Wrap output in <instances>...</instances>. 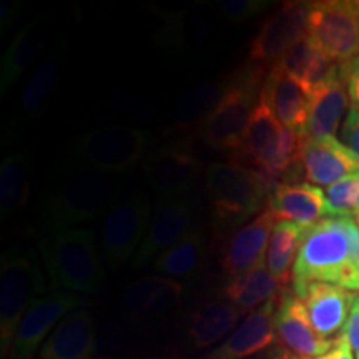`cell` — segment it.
Returning a JSON list of instances; mask_svg holds the SVG:
<instances>
[{
    "mask_svg": "<svg viewBox=\"0 0 359 359\" xmlns=\"http://www.w3.org/2000/svg\"><path fill=\"white\" fill-rule=\"evenodd\" d=\"M240 309L230 302H210L193 313L188 334L193 346L196 349H205L218 343L224 338L233 327L236 326L241 316Z\"/></svg>",
    "mask_w": 359,
    "mask_h": 359,
    "instance_id": "27",
    "label": "cell"
},
{
    "mask_svg": "<svg viewBox=\"0 0 359 359\" xmlns=\"http://www.w3.org/2000/svg\"><path fill=\"white\" fill-rule=\"evenodd\" d=\"M271 2L266 0H219V12L231 22H245L263 12Z\"/></svg>",
    "mask_w": 359,
    "mask_h": 359,
    "instance_id": "35",
    "label": "cell"
},
{
    "mask_svg": "<svg viewBox=\"0 0 359 359\" xmlns=\"http://www.w3.org/2000/svg\"><path fill=\"white\" fill-rule=\"evenodd\" d=\"M230 87V79L219 82H206L188 90L173 107V122L177 128L196 127L208 118Z\"/></svg>",
    "mask_w": 359,
    "mask_h": 359,
    "instance_id": "30",
    "label": "cell"
},
{
    "mask_svg": "<svg viewBox=\"0 0 359 359\" xmlns=\"http://www.w3.org/2000/svg\"><path fill=\"white\" fill-rule=\"evenodd\" d=\"M158 359H172V358H158Z\"/></svg>",
    "mask_w": 359,
    "mask_h": 359,
    "instance_id": "43",
    "label": "cell"
},
{
    "mask_svg": "<svg viewBox=\"0 0 359 359\" xmlns=\"http://www.w3.org/2000/svg\"><path fill=\"white\" fill-rule=\"evenodd\" d=\"M278 65L288 72L291 77L302 82L309 90V93H311V90L330 74V70L336 64H333L314 45L308 35H304L281 57Z\"/></svg>",
    "mask_w": 359,
    "mask_h": 359,
    "instance_id": "29",
    "label": "cell"
},
{
    "mask_svg": "<svg viewBox=\"0 0 359 359\" xmlns=\"http://www.w3.org/2000/svg\"><path fill=\"white\" fill-rule=\"evenodd\" d=\"M298 161L311 185L331 187L359 172V160L336 138H302Z\"/></svg>",
    "mask_w": 359,
    "mask_h": 359,
    "instance_id": "14",
    "label": "cell"
},
{
    "mask_svg": "<svg viewBox=\"0 0 359 359\" xmlns=\"http://www.w3.org/2000/svg\"><path fill=\"white\" fill-rule=\"evenodd\" d=\"M326 198L330 217L359 218V172L327 187Z\"/></svg>",
    "mask_w": 359,
    "mask_h": 359,
    "instance_id": "34",
    "label": "cell"
},
{
    "mask_svg": "<svg viewBox=\"0 0 359 359\" xmlns=\"http://www.w3.org/2000/svg\"><path fill=\"white\" fill-rule=\"evenodd\" d=\"M341 142L353 151L359 160V109L349 107L346 118L341 127Z\"/></svg>",
    "mask_w": 359,
    "mask_h": 359,
    "instance_id": "36",
    "label": "cell"
},
{
    "mask_svg": "<svg viewBox=\"0 0 359 359\" xmlns=\"http://www.w3.org/2000/svg\"><path fill=\"white\" fill-rule=\"evenodd\" d=\"M306 35L336 65L359 57V17L351 0L309 2Z\"/></svg>",
    "mask_w": 359,
    "mask_h": 359,
    "instance_id": "9",
    "label": "cell"
},
{
    "mask_svg": "<svg viewBox=\"0 0 359 359\" xmlns=\"http://www.w3.org/2000/svg\"><path fill=\"white\" fill-rule=\"evenodd\" d=\"M262 93L283 127L293 130L302 137L308 122L311 102L309 90L291 77L283 67L275 64L264 77Z\"/></svg>",
    "mask_w": 359,
    "mask_h": 359,
    "instance_id": "18",
    "label": "cell"
},
{
    "mask_svg": "<svg viewBox=\"0 0 359 359\" xmlns=\"http://www.w3.org/2000/svg\"><path fill=\"white\" fill-rule=\"evenodd\" d=\"M348 88L341 65H334L330 74L311 90L308 122L302 138H334L341 120L348 114Z\"/></svg>",
    "mask_w": 359,
    "mask_h": 359,
    "instance_id": "16",
    "label": "cell"
},
{
    "mask_svg": "<svg viewBox=\"0 0 359 359\" xmlns=\"http://www.w3.org/2000/svg\"><path fill=\"white\" fill-rule=\"evenodd\" d=\"M275 217L266 208L258 217H255L231 236L228 248L223 257V271L224 276L235 280V278L245 275L257 264L264 262L269 245V238L275 228Z\"/></svg>",
    "mask_w": 359,
    "mask_h": 359,
    "instance_id": "20",
    "label": "cell"
},
{
    "mask_svg": "<svg viewBox=\"0 0 359 359\" xmlns=\"http://www.w3.org/2000/svg\"><path fill=\"white\" fill-rule=\"evenodd\" d=\"M118 187L109 175L87 172L67 180L45 200L43 226L48 233L72 230L75 224L105 217L114 206Z\"/></svg>",
    "mask_w": 359,
    "mask_h": 359,
    "instance_id": "4",
    "label": "cell"
},
{
    "mask_svg": "<svg viewBox=\"0 0 359 359\" xmlns=\"http://www.w3.org/2000/svg\"><path fill=\"white\" fill-rule=\"evenodd\" d=\"M309 2H286L259 27L250 47L251 62L278 64L299 39L306 35Z\"/></svg>",
    "mask_w": 359,
    "mask_h": 359,
    "instance_id": "13",
    "label": "cell"
},
{
    "mask_svg": "<svg viewBox=\"0 0 359 359\" xmlns=\"http://www.w3.org/2000/svg\"><path fill=\"white\" fill-rule=\"evenodd\" d=\"M263 69L248 67L230 77V87L200 132L206 145L222 150H240L255 107L262 97Z\"/></svg>",
    "mask_w": 359,
    "mask_h": 359,
    "instance_id": "5",
    "label": "cell"
},
{
    "mask_svg": "<svg viewBox=\"0 0 359 359\" xmlns=\"http://www.w3.org/2000/svg\"><path fill=\"white\" fill-rule=\"evenodd\" d=\"M30 158L27 151L7 155L0 163V217L20 212L30 196Z\"/></svg>",
    "mask_w": 359,
    "mask_h": 359,
    "instance_id": "28",
    "label": "cell"
},
{
    "mask_svg": "<svg viewBox=\"0 0 359 359\" xmlns=\"http://www.w3.org/2000/svg\"><path fill=\"white\" fill-rule=\"evenodd\" d=\"M45 39H47V27H45L42 17L30 20L13 37L7 47L6 55L0 62V93L2 95L20 79L27 67L37 58L45 45Z\"/></svg>",
    "mask_w": 359,
    "mask_h": 359,
    "instance_id": "25",
    "label": "cell"
},
{
    "mask_svg": "<svg viewBox=\"0 0 359 359\" xmlns=\"http://www.w3.org/2000/svg\"><path fill=\"white\" fill-rule=\"evenodd\" d=\"M311 283L359 291V218L327 217L303 231L293 266V293Z\"/></svg>",
    "mask_w": 359,
    "mask_h": 359,
    "instance_id": "1",
    "label": "cell"
},
{
    "mask_svg": "<svg viewBox=\"0 0 359 359\" xmlns=\"http://www.w3.org/2000/svg\"><path fill=\"white\" fill-rule=\"evenodd\" d=\"M151 205L145 195H130L111 206L100 228V253L110 269L132 262L145 240L151 218Z\"/></svg>",
    "mask_w": 359,
    "mask_h": 359,
    "instance_id": "8",
    "label": "cell"
},
{
    "mask_svg": "<svg viewBox=\"0 0 359 359\" xmlns=\"http://www.w3.org/2000/svg\"><path fill=\"white\" fill-rule=\"evenodd\" d=\"M143 172L160 200L183 198L198 182L201 161L187 147L165 145L148 156Z\"/></svg>",
    "mask_w": 359,
    "mask_h": 359,
    "instance_id": "12",
    "label": "cell"
},
{
    "mask_svg": "<svg viewBox=\"0 0 359 359\" xmlns=\"http://www.w3.org/2000/svg\"><path fill=\"white\" fill-rule=\"evenodd\" d=\"M20 11V4L15 0H2L0 4V30L6 32L15 20L17 13Z\"/></svg>",
    "mask_w": 359,
    "mask_h": 359,
    "instance_id": "40",
    "label": "cell"
},
{
    "mask_svg": "<svg viewBox=\"0 0 359 359\" xmlns=\"http://www.w3.org/2000/svg\"><path fill=\"white\" fill-rule=\"evenodd\" d=\"M47 283L39 263L20 248H8L0 258V343L2 356L11 351L17 326Z\"/></svg>",
    "mask_w": 359,
    "mask_h": 359,
    "instance_id": "6",
    "label": "cell"
},
{
    "mask_svg": "<svg viewBox=\"0 0 359 359\" xmlns=\"http://www.w3.org/2000/svg\"><path fill=\"white\" fill-rule=\"evenodd\" d=\"M183 286L177 280L151 275L133 281L125 290L122 308L137 320H151L165 314L180 302Z\"/></svg>",
    "mask_w": 359,
    "mask_h": 359,
    "instance_id": "23",
    "label": "cell"
},
{
    "mask_svg": "<svg viewBox=\"0 0 359 359\" xmlns=\"http://www.w3.org/2000/svg\"><path fill=\"white\" fill-rule=\"evenodd\" d=\"M195 201L183 198H161L151 210L150 224L145 240L132 259V268H143L156 259L170 246L183 240L193 231L195 223Z\"/></svg>",
    "mask_w": 359,
    "mask_h": 359,
    "instance_id": "11",
    "label": "cell"
},
{
    "mask_svg": "<svg viewBox=\"0 0 359 359\" xmlns=\"http://www.w3.org/2000/svg\"><path fill=\"white\" fill-rule=\"evenodd\" d=\"M313 359H353V349L349 346L346 336L341 333L334 341V346L330 349L326 354H323L320 358Z\"/></svg>",
    "mask_w": 359,
    "mask_h": 359,
    "instance_id": "39",
    "label": "cell"
},
{
    "mask_svg": "<svg viewBox=\"0 0 359 359\" xmlns=\"http://www.w3.org/2000/svg\"><path fill=\"white\" fill-rule=\"evenodd\" d=\"M343 334L346 336L349 346H351L354 356L359 359V294L354 298L351 313H349V318L346 321V326H344Z\"/></svg>",
    "mask_w": 359,
    "mask_h": 359,
    "instance_id": "38",
    "label": "cell"
},
{
    "mask_svg": "<svg viewBox=\"0 0 359 359\" xmlns=\"http://www.w3.org/2000/svg\"><path fill=\"white\" fill-rule=\"evenodd\" d=\"M341 74H343L344 83H346L351 107L359 109V57L348 62V64L341 65Z\"/></svg>",
    "mask_w": 359,
    "mask_h": 359,
    "instance_id": "37",
    "label": "cell"
},
{
    "mask_svg": "<svg viewBox=\"0 0 359 359\" xmlns=\"http://www.w3.org/2000/svg\"><path fill=\"white\" fill-rule=\"evenodd\" d=\"M275 359H303V358L296 356V354L290 353V351H281L280 354H278V356H276Z\"/></svg>",
    "mask_w": 359,
    "mask_h": 359,
    "instance_id": "41",
    "label": "cell"
},
{
    "mask_svg": "<svg viewBox=\"0 0 359 359\" xmlns=\"http://www.w3.org/2000/svg\"><path fill=\"white\" fill-rule=\"evenodd\" d=\"M206 198L217 222L236 226L258 217L273 185L257 170L240 163H210L205 172Z\"/></svg>",
    "mask_w": 359,
    "mask_h": 359,
    "instance_id": "3",
    "label": "cell"
},
{
    "mask_svg": "<svg viewBox=\"0 0 359 359\" xmlns=\"http://www.w3.org/2000/svg\"><path fill=\"white\" fill-rule=\"evenodd\" d=\"M298 298L303 299L316 333L333 341L346 326L356 294L331 283H311Z\"/></svg>",
    "mask_w": 359,
    "mask_h": 359,
    "instance_id": "19",
    "label": "cell"
},
{
    "mask_svg": "<svg viewBox=\"0 0 359 359\" xmlns=\"http://www.w3.org/2000/svg\"><path fill=\"white\" fill-rule=\"evenodd\" d=\"M351 7L354 8V12H356V15L359 17V0H351Z\"/></svg>",
    "mask_w": 359,
    "mask_h": 359,
    "instance_id": "42",
    "label": "cell"
},
{
    "mask_svg": "<svg viewBox=\"0 0 359 359\" xmlns=\"http://www.w3.org/2000/svg\"><path fill=\"white\" fill-rule=\"evenodd\" d=\"M95 349L93 318L82 306L58 323L40 349V359H93Z\"/></svg>",
    "mask_w": 359,
    "mask_h": 359,
    "instance_id": "21",
    "label": "cell"
},
{
    "mask_svg": "<svg viewBox=\"0 0 359 359\" xmlns=\"http://www.w3.org/2000/svg\"><path fill=\"white\" fill-rule=\"evenodd\" d=\"M60 75V60L52 57L37 67L34 75L27 82L20 97V107L17 116L20 120H32L37 116L47 102L50 100L53 88Z\"/></svg>",
    "mask_w": 359,
    "mask_h": 359,
    "instance_id": "33",
    "label": "cell"
},
{
    "mask_svg": "<svg viewBox=\"0 0 359 359\" xmlns=\"http://www.w3.org/2000/svg\"><path fill=\"white\" fill-rule=\"evenodd\" d=\"M303 228L291 222H280L269 238L266 251V266L271 276L280 283L281 288L288 285L290 278H293V268L298 257L299 245H302Z\"/></svg>",
    "mask_w": 359,
    "mask_h": 359,
    "instance_id": "32",
    "label": "cell"
},
{
    "mask_svg": "<svg viewBox=\"0 0 359 359\" xmlns=\"http://www.w3.org/2000/svg\"><path fill=\"white\" fill-rule=\"evenodd\" d=\"M39 251L53 290H69L77 294L100 293L105 285L95 235L88 228L47 233Z\"/></svg>",
    "mask_w": 359,
    "mask_h": 359,
    "instance_id": "2",
    "label": "cell"
},
{
    "mask_svg": "<svg viewBox=\"0 0 359 359\" xmlns=\"http://www.w3.org/2000/svg\"><path fill=\"white\" fill-rule=\"evenodd\" d=\"M280 291H283L281 285L271 276L266 262H262L248 273L228 283L224 294L241 313H251L263 304L275 302Z\"/></svg>",
    "mask_w": 359,
    "mask_h": 359,
    "instance_id": "26",
    "label": "cell"
},
{
    "mask_svg": "<svg viewBox=\"0 0 359 359\" xmlns=\"http://www.w3.org/2000/svg\"><path fill=\"white\" fill-rule=\"evenodd\" d=\"M147 147L145 130L114 125L80 135L72 142L70 155L88 172L127 173L143 158Z\"/></svg>",
    "mask_w": 359,
    "mask_h": 359,
    "instance_id": "7",
    "label": "cell"
},
{
    "mask_svg": "<svg viewBox=\"0 0 359 359\" xmlns=\"http://www.w3.org/2000/svg\"><path fill=\"white\" fill-rule=\"evenodd\" d=\"M205 258V236L198 230L180 240L178 243L170 246L154 262L155 273L160 276L170 278H190L198 273Z\"/></svg>",
    "mask_w": 359,
    "mask_h": 359,
    "instance_id": "31",
    "label": "cell"
},
{
    "mask_svg": "<svg viewBox=\"0 0 359 359\" xmlns=\"http://www.w3.org/2000/svg\"><path fill=\"white\" fill-rule=\"evenodd\" d=\"M281 133L283 125L273 114L271 107L268 105L266 98L262 93L250 118L248 128H246L243 145L240 147V150L235 151L236 158L248 163L246 167L258 170L263 160L269 155V151L280 142Z\"/></svg>",
    "mask_w": 359,
    "mask_h": 359,
    "instance_id": "24",
    "label": "cell"
},
{
    "mask_svg": "<svg viewBox=\"0 0 359 359\" xmlns=\"http://www.w3.org/2000/svg\"><path fill=\"white\" fill-rule=\"evenodd\" d=\"M275 302L251 311L246 320L205 359H245L263 351L275 339Z\"/></svg>",
    "mask_w": 359,
    "mask_h": 359,
    "instance_id": "22",
    "label": "cell"
},
{
    "mask_svg": "<svg viewBox=\"0 0 359 359\" xmlns=\"http://www.w3.org/2000/svg\"><path fill=\"white\" fill-rule=\"evenodd\" d=\"M85 306L83 298L69 291H52L35 299L25 316L17 326L15 336L12 339L11 359H30L37 348L55 330L67 314Z\"/></svg>",
    "mask_w": 359,
    "mask_h": 359,
    "instance_id": "10",
    "label": "cell"
},
{
    "mask_svg": "<svg viewBox=\"0 0 359 359\" xmlns=\"http://www.w3.org/2000/svg\"><path fill=\"white\" fill-rule=\"evenodd\" d=\"M266 206L280 222H291L308 230L330 215L326 191L311 183L281 182L269 193Z\"/></svg>",
    "mask_w": 359,
    "mask_h": 359,
    "instance_id": "17",
    "label": "cell"
},
{
    "mask_svg": "<svg viewBox=\"0 0 359 359\" xmlns=\"http://www.w3.org/2000/svg\"><path fill=\"white\" fill-rule=\"evenodd\" d=\"M275 330L290 353L303 359L320 358L334 346L336 339H325L309 321L303 299L294 293H283L275 313Z\"/></svg>",
    "mask_w": 359,
    "mask_h": 359,
    "instance_id": "15",
    "label": "cell"
}]
</instances>
